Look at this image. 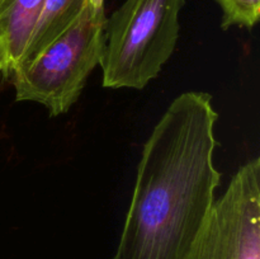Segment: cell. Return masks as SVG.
<instances>
[{
	"label": "cell",
	"mask_w": 260,
	"mask_h": 259,
	"mask_svg": "<svg viewBox=\"0 0 260 259\" xmlns=\"http://www.w3.org/2000/svg\"><path fill=\"white\" fill-rule=\"evenodd\" d=\"M185 259H260V159L245 163L215 201Z\"/></svg>",
	"instance_id": "4"
},
{
	"label": "cell",
	"mask_w": 260,
	"mask_h": 259,
	"mask_svg": "<svg viewBox=\"0 0 260 259\" xmlns=\"http://www.w3.org/2000/svg\"><path fill=\"white\" fill-rule=\"evenodd\" d=\"M217 119L208 93L185 91L170 103L145 142L112 259H185L221 180Z\"/></svg>",
	"instance_id": "1"
},
{
	"label": "cell",
	"mask_w": 260,
	"mask_h": 259,
	"mask_svg": "<svg viewBox=\"0 0 260 259\" xmlns=\"http://www.w3.org/2000/svg\"><path fill=\"white\" fill-rule=\"evenodd\" d=\"M85 2L86 0H45L40 19L18 68L33 60L48 43L61 35L78 18Z\"/></svg>",
	"instance_id": "6"
},
{
	"label": "cell",
	"mask_w": 260,
	"mask_h": 259,
	"mask_svg": "<svg viewBox=\"0 0 260 259\" xmlns=\"http://www.w3.org/2000/svg\"><path fill=\"white\" fill-rule=\"evenodd\" d=\"M0 73H2V61H0Z\"/></svg>",
	"instance_id": "8"
},
{
	"label": "cell",
	"mask_w": 260,
	"mask_h": 259,
	"mask_svg": "<svg viewBox=\"0 0 260 259\" xmlns=\"http://www.w3.org/2000/svg\"><path fill=\"white\" fill-rule=\"evenodd\" d=\"M104 0H86L75 20L10 76L19 102H37L52 117L79 99L106 46Z\"/></svg>",
	"instance_id": "2"
},
{
	"label": "cell",
	"mask_w": 260,
	"mask_h": 259,
	"mask_svg": "<svg viewBox=\"0 0 260 259\" xmlns=\"http://www.w3.org/2000/svg\"><path fill=\"white\" fill-rule=\"evenodd\" d=\"M222 9V29L244 27L251 29L260 17V0H217Z\"/></svg>",
	"instance_id": "7"
},
{
	"label": "cell",
	"mask_w": 260,
	"mask_h": 259,
	"mask_svg": "<svg viewBox=\"0 0 260 259\" xmlns=\"http://www.w3.org/2000/svg\"><path fill=\"white\" fill-rule=\"evenodd\" d=\"M185 0H126L106 23L103 86L144 89L170 58Z\"/></svg>",
	"instance_id": "3"
},
{
	"label": "cell",
	"mask_w": 260,
	"mask_h": 259,
	"mask_svg": "<svg viewBox=\"0 0 260 259\" xmlns=\"http://www.w3.org/2000/svg\"><path fill=\"white\" fill-rule=\"evenodd\" d=\"M45 0H0V61L10 79L22 61Z\"/></svg>",
	"instance_id": "5"
}]
</instances>
